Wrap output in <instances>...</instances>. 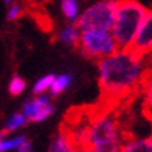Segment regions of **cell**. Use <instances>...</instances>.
<instances>
[{
  "instance_id": "cell-1",
  "label": "cell",
  "mask_w": 152,
  "mask_h": 152,
  "mask_svg": "<svg viewBox=\"0 0 152 152\" xmlns=\"http://www.w3.org/2000/svg\"><path fill=\"white\" fill-rule=\"evenodd\" d=\"M98 71L102 99L107 103L133 94L145 77L142 57L131 50H117L99 60Z\"/></svg>"
},
{
  "instance_id": "cell-2",
  "label": "cell",
  "mask_w": 152,
  "mask_h": 152,
  "mask_svg": "<svg viewBox=\"0 0 152 152\" xmlns=\"http://www.w3.org/2000/svg\"><path fill=\"white\" fill-rule=\"evenodd\" d=\"M148 10L149 9H147L140 1L134 0L117 1L115 21L110 34L119 50H130Z\"/></svg>"
},
{
  "instance_id": "cell-3",
  "label": "cell",
  "mask_w": 152,
  "mask_h": 152,
  "mask_svg": "<svg viewBox=\"0 0 152 152\" xmlns=\"http://www.w3.org/2000/svg\"><path fill=\"white\" fill-rule=\"evenodd\" d=\"M126 140L119 121L112 112L91 117L88 129V147L94 152H120Z\"/></svg>"
},
{
  "instance_id": "cell-4",
  "label": "cell",
  "mask_w": 152,
  "mask_h": 152,
  "mask_svg": "<svg viewBox=\"0 0 152 152\" xmlns=\"http://www.w3.org/2000/svg\"><path fill=\"white\" fill-rule=\"evenodd\" d=\"M117 1L112 0H103L98 1L95 4L89 6L80 13L77 20V28L80 31H103L110 32L115 21V14Z\"/></svg>"
},
{
  "instance_id": "cell-5",
  "label": "cell",
  "mask_w": 152,
  "mask_h": 152,
  "mask_svg": "<svg viewBox=\"0 0 152 152\" xmlns=\"http://www.w3.org/2000/svg\"><path fill=\"white\" fill-rule=\"evenodd\" d=\"M77 49L83 57L96 61L119 50L112 34L103 31H81Z\"/></svg>"
},
{
  "instance_id": "cell-6",
  "label": "cell",
  "mask_w": 152,
  "mask_h": 152,
  "mask_svg": "<svg viewBox=\"0 0 152 152\" xmlns=\"http://www.w3.org/2000/svg\"><path fill=\"white\" fill-rule=\"evenodd\" d=\"M130 50L141 57L152 52V10H148Z\"/></svg>"
},
{
  "instance_id": "cell-7",
  "label": "cell",
  "mask_w": 152,
  "mask_h": 152,
  "mask_svg": "<svg viewBox=\"0 0 152 152\" xmlns=\"http://www.w3.org/2000/svg\"><path fill=\"white\" fill-rule=\"evenodd\" d=\"M50 103H52V98L49 94H42V95H38V96L28 98L27 101L24 102L21 113H23V115L25 116V119L29 121L38 112H41L42 109H45V107H46L48 105H50Z\"/></svg>"
},
{
  "instance_id": "cell-8",
  "label": "cell",
  "mask_w": 152,
  "mask_h": 152,
  "mask_svg": "<svg viewBox=\"0 0 152 152\" xmlns=\"http://www.w3.org/2000/svg\"><path fill=\"white\" fill-rule=\"evenodd\" d=\"M48 152H78V149L73 144L69 133L64 131L63 129H60L57 135L52 140Z\"/></svg>"
},
{
  "instance_id": "cell-9",
  "label": "cell",
  "mask_w": 152,
  "mask_h": 152,
  "mask_svg": "<svg viewBox=\"0 0 152 152\" xmlns=\"http://www.w3.org/2000/svg\"><path fill=\"white\" fill-rule=\"evenodd\" d=\"M80 31L75 24H67L64 28H61L57 34V41H60L61 43H64L67 46L71 48H77L78 46V41H80Z\"/></svg>"
},
{
  "instance_id": "cell-10",
  "label": "cell",
  "mask_w": 152,
  "mask_h": 152,
  "mask_svg": "<svg viewBox=\"0 0 152 152\" xmlns=\"http://www.w3.org/2000/svg\"><path fill=\"white\" fill-rule=\"evenodd\" d=\"M120 152H152V135L147 138L126 140Z\"/></svg>"
},
{
  "instance_id": "cell-11",
  "label": "cell",
  "mask_w": 152,
  "mask_h": 152,
  "mask_svg": "<svg viewBox=\"0 0 152 152\" xmlns=\"http://www.w3.org/2000/svg\"><path fill=\"white\" fill-rule=\"evenodd\" d=\"M73 84V74H61V75H56L55 81L50 87V98H56L61 95V94L67 91Z\"/></svg>"
},
{
  "instance_id": "cell-12",
  "label": "cell",
  "mask_w": 152,
  "mask_h": 152,
  "mask_svg": "<svg viewBox=\"0 0 152 152\" xmlns=\"http://www.w3.org/2000/svg\"><path fill=\"white\" fill-rule=\"evenodd\" d=\"M60 10L70 24H75L80 17V4L75 0H63L60 1Z\"/></svg>"
},
{
  "instance_id": "cell-13",
  "label": "cell",
  "mask_w": 152,
  "mask_h": 152,
  "mask_svg": "<svg viewBox=\"0 0 152 152\" xmlns=\"http://www.w3.org/2000/svg\"><path fill=\"white\" fill-rule=\"evenodd\" d=\"M27 123H28V120L25 119V116H24L21 112H18V113H14V115L6 121L4 129L1 130V131H3L6 135H9V134H11L13 131H15V130L24 127Z\"/></svg>"
},
{
  "instance_id": "cell-14",
  "label": "cell",
  "mask_w": 152,
  "mask_h": 152,
  "mask_svg": "<svg viewBox=\"0 0 152 152\" xmlns=\"http://www.w3.org/2000/svg\"><path fill=\"white\" fill-rule=\"evenodd\" d=\"M55 78H56V74H52V73L46 74V75H43V77H41V78L35 83V85L32 87V94L35 95V96L45 94L48 89H50V87H52V84H53V81H55Z\"/></svg>"
},
{
  "instance_id": "cell-15",
  "label": "cell",
  "mask_w": 152,
  "mask_h": 152,
  "mask_svg": "<svg viewBox=\"0 0 152 152\" xmlns=\"http://www.w3.org/2000/svg\"><path fill=\"white\" fill-rule=\"evenodd\" d=\"M144 88H145V101H144V112L148 119L152 120V75L144 77Z\"/></svg>"
},
{
  "instance_id": "cell-16",
  "label": "cell",
  "mask_w": 152,
  "mask_h": 152,
  "mask_svg": "<svg viewBox=\"0 0 152 152\" xmlns=\"http://www.w3.org/2000/svg\"><path fill=\"white\" fill-rule=\"evenodd\" d=\"M28 140L25 135H17V137H11V138L3 140L0 142V152H11L17 151L23 144H25Z\"/></svg>"
},
{
  "instance_id": "cell-17",
  "label": "cell",
  "mask_w": 152,
  "mask_h": 152,
  "mask_svg": "<svg viewBox=\"0 0 152 152\" xmlns=\"http://www.w3.org/2000/svg\"><path fill=\"white\" fill-rule=\"evenodd\" d=\"M27 88V81L18 75V74H14L11 80L9 83V92L11 96H18L24 92V89Z\"/></svg>"
},
{
  "instance_id": "cell-18",
  "label": "cell",
  "mask_w": 152,
  "mask_h": 152,
  "mask_svg": "<svg viewBox=\"0 0 152 152\" xmlns=\"http://www.w3.org/2000/svg\"><path fill=\"white\" fill-rule=\"evenodd\" d=\"M24 15V6L20 3H13L7 10V21H17Z\"/></svg>"
},
{
  "instance_id": "cell-19",
  "label": "cell",
  "mask_w": 152,
  "mask_h": 152,
  "mask_svg": "<svg viewBox=\"0 0 152 152\" xmlns=\"http://www.w3.org/2000/svg\"><path fill=\"white\" fill-rule=\"evenodd\" d=\"M53 113H55V105L50 103V105H48L45 109H42L41 112H38L29 121H31V123H41V121H45L46 119H49Z\"/></svg>"
},
{
  "instance_id": "cell-20",
  "label": "cell",
  "mask_w": 152,
  "mask_h": 152,
  "mask_svg": "<svg viewBox=\"0 0 152 152\" xmlns=\"http://www.w3.org/2000/svg\"><path fill=\"white\" fill-rule=\"evenodd\" d=\"M15 152H34V149H32V144L29 142V141H27V142L23 144V145H21V147H20Z\"/></svg>"
},
{
  "instance_id": "cell-21",
  "label": "cell",
  "mask_w": 152,
  "mask_h": 152,
  "mask_svg": "<svg viewBox=\"0 0 152 152\" xmlns=\"http://www.w3.org/2000/svg\"><path fill=\"white\" fill-rule=\"evenodd\" d=\"M78 152H94L91 148H83V149H78Z\"/></svg>"
},
{
  "instance_id": "cell-22",
  "label": "cell",
  "mask_w": 152,
  "mask_h": 152,
  "mask_svg": "<svg viewBox=\"0 0 152 152\" xmlns=\"http://www.w3.org/2000/svg\"><path fill=\"white\" fill-rule=\"evenodd\" d=\"M6 137H7V135H6V134L3 133V131H0V142H1V141H3V140H4Z\"/></svg>"
}]
</instances>
